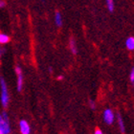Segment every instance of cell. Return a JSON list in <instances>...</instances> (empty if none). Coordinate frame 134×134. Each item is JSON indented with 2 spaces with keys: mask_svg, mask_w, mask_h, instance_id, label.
<instances>
[{
  "mask_svg": "<svg viewBox=\"0 0 134 134\" xmlns=\"http://www.w3.org/2000/svg\"><path fill=\"white\" fill-rule=\"evenodd\" d=\"M0 88H1V103L3 107L6 108L10 102V95H9L5 80L3 78H0Z\"/></svg>",
  "mask_w": 134,
  "mask_h": 134,
  "instance_id": "obj_1",
  "label": "cell"
},
{
  "mask_svg": "<svg viewBox=\"0 0 134 134\" xmlns=\"http://www.w3.org/2000/svg\"><path fill=\"white\" fill-rule=\"evenodd\" d=\"M103 121L107 125H112L115 121V114L110 108H106L103 111Z\"/></svg>",
  "mask_w": 134,
  "mask_h": 134,
  "instance_id": "obj_2",
  "label": "cell"
},
{
  "mask_svg": "<svg viewBox=\"0 0 134 134\" xmlns=\"http://www.w3.org/2000/svg\"><path fill=\"white\" fill-rule=\"evenodd\" d=\"M15 73H16V78H17V83L16 87L18 91H21L23 88V75H22V70L19 66L15 67Z\"/></svg>",
  "mask_w": 134,
  "mask_h": 134,
  "instance_id": "obj_3",
  "label": "cell"
},
{
  "mask_svg": "<svg viewBox=\"0 0 134 134\" xmlns=\"http://www.w3.org/2000/svg\"><path fill=\"white\" fill-rule=\"evenodd\" d=\"M19 126H20V132H21V134H30L31 129H30V126L27 123V121L25 120L20 121Z\"/></svg>",
  "mask_w": 134,
  "mask_h": 134,
  "instance_id": "obj_4",
  "label": "cell"
},
{
  "mask_svg": "<svg viewBox=\"0 0 134 134\" xmlns=\"http://www.w3.org/2000/svg\"><path fill=\"white\" fill-rule=\"evenodd\" d=\"M117 122H118V125H119V129H120L121 132H122V133H125V131H126L125 124H124L123 117H122V115H121L120 113L117 114Z\"/></svg>",
  "mask_w": 134,
  "mask_h": 134,
  "instance_id": "obj_5",
  "label": "cell"
},
{
  "mask_svg": "<svg viewBox=\"0 0 134 134\" xmlns=\"http://www.w3.org/2000/svg\"><path fill=\"white\" fill-rule=\"evenodd\" d=\"M0 129H2L4 134H10V132H11V126H10L9 121H4V123L0 126Z\"/></svg>",
  "mask_w": 134,
  "mask_h": 134,
  "instance_id": "obj_6",
  "label": "cell"
},
{
  "mask_svg": "<svg viewBox=\"0 0 134 134\" xmlns=\"http://www.w3.org/2000/svg\"><path fill=\"white\" fill-rule=\"evenodd\" d=\"M126 49L129 51H133L134 50V37L133 36H130L126 40Z\"/></svg>",
  "mask_w": 134,
  "mask_h": 134,
  "instance_id": "obj_7",
  "label": "cell"
},
{
  "mask_svg": "<svg viewBox=\"0 0 134 134\" xmlns=\"http://www.w3.org/2000/svg\"><path fill=\"white\" fill-rule=\"evenodd\" d=\"M69 48L70 50H71V52H72L74 55H76L77 54V52H78V49H77V44H76V41L75 39L73 38V37H71L69 40Z\"/></svg>",
  "mask_w": 134,
  "mask_h": 134,
  "instance_id": "obj_8",
  "label": "cell"
},
{
  "mask_svg": "<svg viewBox=\"0 0 134 134\" xmlns=\"http://www.w3.org/2000/svg\"><path fill=\"white\" fill-rule=\"evenodd\" d=\"M55 21H56V25L58 27H62V14H60L59 12H56V14H55Z\"/></svg>",
  "mask_w": 134,
  "mask_h": 134,
  "instance_id": "obj_9",
  "label": "cell"
},
{
  "mask_svg": "<svg viewBox=\"0 0 134 134\" xmlns=\"http://www.w3.org/2000/svg\"><path fill=\"white\" fill-rule=\"evenodd\" d=\"M10 40H11L10 36L5 35V34L0 33V44H6V43L10 42Z\"/></svg>",
  "mask_w": 134,
  "mask_h": 134,
  "instance_id": "obj_10",
  "label": "cell"
},
{
  "mask_svg": "<svg viewBox=\"0 0 134 134\" xmlns=\"http://www.w3.org/2000/svg\"><path fill=\"white\" fill-rule=\"evenodd\" d=\"M106 1V6H107V9H108L109 12H113L115 9V4H114V0H105Z\"/></svg>",
  "mask_w": 134,
  "mask_h": 134,
  "instance_id": "obj_11",
  "label": "cell"
},
{
  "mask_svg": "<svg viewBox=\"0 0 134 134\" xmlns=\"http://www.w3.org/2000/svg\"><path fill=\"white\" fill-rule=\"evenodd\" d=\"M129 81L132 84H134V67L131 68V71H130V74H129Z\"/></svg>",
  "mask_w": 134,
  "mask_h": 134,
  "instance_id": "obj_12",
  "label": "cell"
},
{
  "mask_svg": "<svg viewBox=\"0 0 134 134\" xmlns=\"http://www.w3.org/2000/svg\"><path fill=\"white\" fill-rule=\"evenodd\" d=\"M89 106H90V108L92 109V110L96 109V103H95V100H92V99H90V100H89Z\"/></svg>",
  "mask_w": 134,
  "mask_h": 134,
  "instance_id": "obj_13",
  "label": "cell"
},
{
  "mask_svg": "<svg viewBox=\"0 0 134 134\" xmlns=\"http://www.w3.org/2000/svg\"><path fill=\"white\" fill-rule=\"evenodd\" d=\"M94 134H103V131L100 130V129H99V127H96L95 132H94Z\"/></svg>",
  "mask_w": 134,
  "mask_h": 134,
  "instance_id": "obj_14",
  "label": "cell"
},
{
  "mask_svg": "<svg viewBox=\"0 0 134 134\" xmlns=\"http://www.w3.org/2000/svg\"><path fill=\"white\" fill-rule=\"evenodd\" d=\"M4 52H5V49H4V48H3L2 46L0 45V58L2 57V55L4 54Z\"/></svg>",
  "mask_w": 134,
  "mask_h": 134,
  "instance_id": "obj_15",
  "label": "cell"
},
{
  "mask_svg": "<svg viewBox=\"0 0 134 134\" xmlns=\"http://www.w3.org/2000/svg\"><path fill=\"white\" fill-rule=\"evenodd\" d=\"M6 5V2L4 0H0V8H3V7H5Z\"/></svg>",
  "mask_w": 134,
  "mask_h": 134,
  "instance_id": "obj_16",
  "label": "cell"
},
{
  "mask_svg": "<svg viewBox=\"0 0 134 134\" xmlns=\"http://www.w3.org/2000/svg\"><path fill=\"white\" fill-rule=\"evenodd\" d=\"M4 121H5V120H4V119L2 118V115L0 114V126H1V125L4 123Z\"/></svg>",
  "mask_w": 134,
  "mask_h": 134,
  "instance_id": "obj_17",
  "label": "cell"
},
{
  "mask_svg": "<svg viewBox=\"0 0 134 134\" xmlns=\"http://www.w3.org/2000/svg\"><path fill=\"white\" fill-rule=\"evenodd\" d=\"M58 80H59V81L63 80V76H59V77H58Z\"/></svg>",
  "mask_w": 134,
  "mask_h": 134,
  "instance_id": "obj_18",
  "label": "cell"
},
{
  "mask_svg": "<svg viewBox=\"0 0 134 134\" xmlns=\"http://www.w3.org/2000/svg\"><path fill=\"white\" fill-rule=\"evenodd\" d=\"M0 134H4V133H3L2 129H0Z\"/></svg>",
  "mask_w": 134,
  "mask_h": 134,
  "instance_id": "obj_19",
  "label": "cell"
}]
</instances>
